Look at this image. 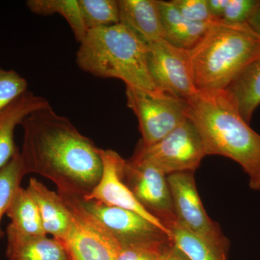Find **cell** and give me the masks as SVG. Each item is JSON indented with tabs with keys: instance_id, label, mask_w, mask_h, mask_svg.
<instances>
[{
	"instance_id": "6da1fadb",
	"label": "cell",
	"mask_w": 260,
	"mask_h": 260,
	"mask_svg": "<svg viewBox=\"0 0 260 260\" xmlns=\"http://www.w3.org/2000/svg\"><path fill=\"white\" fill-rule=\"evenodd\" d=\"M20 151L25 173L52 181L58 192L84 198L97 185L103 172L100 149L64 116L49 107L22 122Z\"/></svg>"
},
{
	"instance_id": "7a4b0ae2",
	"label": "cell",
	"mask_w": 260,
	"mask_h": 260,
	"mask_svg": "<svg viewBox=\"0 0 260 260\" xmlns=\"http://www.w3.org/2000/svg\"><path fill=\"white\" fill-rule=\"evenodd\" d=\"M188 119L199 133L206 155L237 162L260 191V135L244 120L225 90H198L187 101Z\"/></svg>"
},
{
	"instance_id": "3957f363",
	"label": "cell",
	"mask_w": 260,
	"mask_h": 260,
	"mask_svg": "<svg viewBox=\"0 0 260 260\" xmlns=\"http://www.w3.org/2000/svg\"><path fill=\"white\" fill-rule=\"evenodd\" d=\"M80 44L76 62L85 73L122 80L126 86L159 90L149 71L148 46L122 24L89 30Z\"/></svg>"
},
{
	"instance_id": "277c9868",
	"label": "cell",
	"mask_w": 260,
	"mask_h": 260,
	"mask_svg": "<svg viewBox=\"0 0 260 260\" xmlns=\"http://www.w3.org/2000/svg\"><path fill=\"white\" fill-rule=\"evenodd\" d=\"M189 51L198 90H225L260 56V36L248 23L230 25L213 20Z\"/></svg>"
},
{
	"instance_id": "5b68a950",
	"label": "cell",
	"mask_w": 260,
	"mask_h": 260,
	"mask_svg": "<svg viewBox=\"0 0 260 260\" xmlns=\"http://www.w3.org/2000/svg\"><path fill=\"white\" fill-rule=\"evenodd\" d=\"M127 107L134 112L142 135L140 143H157L187 119V101L161 90H146L126 86Z\"/></svg>"
},
{
	"instance_id": "8992f818",
	"label": "cell",
	"mask_w": 260,
	"mask_h": 260,
	"mask_svg": "<svg viewBox=\"0 0 260 260\" xmlns=\"http://www.w3.org/2000/svg\"><path fill=\"white\" fill-rule=\"evenodd\" d=\"M198 130L189 119L157 143H140L132 158L149 162L166 175L194 172L206 156Z\"/></svg>"
},
{
	"instance_id": "52a82bcc",
	"label": "cell",
	"mask_w": 260,
	"mask_h": 260,
	"mask_svg": "<svg viewBox=\"0 0 260 260\" xmlns=\"http://www.w3.org/2000/svg\"><path fill=\"white\" fill-rule=\"evenodd\" d=\"M59 193L72 215V225L61 244L70 260H116L119 243L81 204V198Z\"/></svg>"
},
{
	"instance_id": "ba28073f",
	"label": "cell",
	"mask_w": 260,
	"mask_h": 260,
	"mask_svg": "<svg viewBox=\"0 0 260 260\" xmlns=\"http://www.w3.org/2000/svg\"><path fill=\"white\" fill-rule=\"evenodd\" d=\"M176 218L180 225L220 250L228 253L229 242L205 211L198 194L194 172L167 176Z\"/></svg>"
},
{
	"instance_id": "9c48e42d",
	"label": "cell",
	"mask_w": 260,
	"mask_h": 260,
	"mask_svg": "<svg viewBox=\"0 0 260 260\" xmlns=\"http://www.w3.org/2000/svg\"><path fill=\"white\" fill-rule=\"evenodd\" d=\"M148 46L149 71L159 90L188 101L198 93L189 51L164 39Z\"/></svg>"
},
{
	"instance_id": "30bf717a",
	"label": "cell",
	"mask_w": 260,
	"mask_h": 260,
	"mask_svg": "<svg viewBox=\"0 0 260 260\" xmlns=\"http://www.w3.org/2000/svg\"><path fill=\"white\" fill-rule=\"evenodd\" d=\"M121 177L140 204L164 225L176 218L167 176L159 169L131 158L123 162Z\"/></svg>"
},
{
	"instance_id": "8fae6325",
	"label": "cell",
	"mask_w": 260,
	"mask_h": 260,
	"mask_svg": "<svg viewBox=\"0 0 260 260\" xmlns=\"http://www.w3.org/2000/svg\"><path fill=\"white\" fill-rule=\"evenodd\" d=\"M84 208L110 233L121 247L168 242L171 238L139 214L109 206L94 200L80 199Z\"/></svg>"
},
{
	"instance_id": "7c38bea8",
	"label": "cell",
	"mask_w": 260,
	"mask_h": 260,
	"mask_svg": "<svg viewBox=\"0 0 260 260\" xmlns=\"http://www.w3.org/2000/svg\"><path fill=\"white\" fill-rule=\"evenodd\" d=\"M100 154L103 164L102 177L92 192L83 199L94 200L109 206L135 212L161 229L171 238L170 231L140 204L123 181L121 169L124 159L112 150L100 149Z\"/></svg>"
},
{
	"instance_id": "4fadbf2b",
	"label": "cell",
	"mask_w": 260,
	"mask_h": 260,
	"mask_svg": "<svg viewBox=\"0 0 260 260\" xmlns=\"http://www.w3.org/2000/svg\"><path fill=\"white\" fill-rule=\"evenodd\" d=\"M26 189L37 203L46 234L62 242L71 228L72 215L61 195L35 178L30 179Z\"/></svg>"
},
{
	"instance_id": "5bb4252c",
	"label": "cell",
	"mask_w": 260,
	"mask_h": 260,
	"mask_svg": "<svg viewBox=\"0 0 260 260\" xmlns=\"http://www.w3.org/2000/svg\"><path fill=\"white\" fill-rule=\"evenodd\" d=\"M49 106L45 98L28 90L0 112V168L6 165L18 150L14 142L16 126L32 112Z\"/></svg>"
},
{
	"instance_id": "9a60e30c",
	"label": "cell",
	"mask_w": 260,
	"mask_h": 260,
	"mask_svg": "<svg viewBox=\"0 0 260 260\" xmlns=\"http://www.w3.org/2000/svg\"><path fill=\"white\" fill-rule=\"evenodd\" d=\"M119 23L148 44L162 39L158 0H119Z\"/></svg>"
},
{
	"instance_id": "2e32d148",
	"label": "cell",
	"mask_w": 260,
	"mask_h": 260,
	"mask_svg": "<svg viewBox=\"0 0 260 260\" xmlns=\"http://www.w3.org/2000/svg\"><path fill=\"white\" fill-rule=\"evenodd\" d=\"M6 255L9 260H70L64 246L47 235H26L7 228Z\"/></svg>"
},
{
	"instance_id": "e0dca14e",
	"label": "cell",
	"mask_w": 260,
	"mask_h": 260,
	"mask_svg": "<svg viewBox=\"0 0 260 260\" xmlns=\"http://www.w3.org/2000/svg\"><path fill=\"white\" fill-rule=\"evenodd\" d=\"M162 39L181 49L191 50L201 40L210 23H193L186 20L172 1H158Z\"/></svg>"
},
{
	"instance_id": "ac0fdd59",
	"label": "cell",
	"mask_w": 260,
	"mask_h": 260,
	"mask_svg": "<svg viewBox=\"0 0 260 260\" xmlns=\"http://www.w3.org/2000/svg\"><path fill=\"white\" fill-rule=\"evenodd\" d=\"M225 91L249 124L260 105V56L242 70Z\"/></svg>"
},
{
	"instance_id": "d6986e66",
	"label": "cell",
	"mask_w": 260,
	"mask_h": 260,
	"mask_svg": "<svg viewBox=\"0 0 260 260\" xmlns=\"http://www.w3.org/2000/svg\"><path fill=\"white\" fill-rule=\"evenodd\" d=\"M10 223L8 226L26 235H47L35 200L28 189L20 186L6 213Z\"/></svg>"
},
{
	"instance_id": "ffe728a7",
	"label": "cell",
	"mask_w": 260,
	"mask_h": 260,
	"mask_svg": "<svg viewBox=\"0 0 260 260\" xmlns=\"http://www.w3.org/2000/svg\"><path fill=\"white\" fill-rule=\"evenodd\" d=\"M164 225L170 231L171 240L174 245L189 260H227V252L186 230L177 218Z\"/></svg>"
},
{
	"instance_id": "44dd1931",
	"label": "cell",
	"mask_w": 260,
	"mask_h": 260,
	"mask_svg": "<svg viewBox=\"0 0 260 260\" xmlns=\"http://www.w3.org/2000/svg\"><path fill=\"white\" fill-rule=\"evenodd\" d=\"M26 5L28 9L37 15L60 14L69 24L75 39L79 43L83 40L88 32L78 0H28Z\"/></svg>"
},
{
	"instance_id": "7402d4cb",
	"label": "cell",
	"mask_w": 260,
	"mask_h": 260,
	"mask_svg": "<svg viewBox=\"0 0 260 260\" xmlns=\"http://www.w3.org/2000/svg\"><path fill=\"white\" fill-rule=\"evenodd\" d=\"M25 175L26 173L18 149L11 160L0 168V240L5 234L1 227L2 219L7 213L15 193L21 186Z\"/></svg>"
},
{
	"instance_id": "603a6c76",
	"label": "cell",
	"mask_w": 260,
	"mask_h": 260,
	"mask_svg": "<svg viewBox=\"0 0 260 260\" xmlns=\"http://www.w3.org/2000/svg\"><path fill=\"white\" fill-rule=\"evenodd\" d=\"M84 23L88 31L119 23V10L116 0H78Z\"/></svg>"
},
{
	"instance_id": "cb8c5ba5",
	"label": "cell",
	"mask_w": 260,
	"mask_h": 260,
	"mask_svg": "<svg viewBox=\"0 0 260 260\" xmlns=\"http://www.w3.org/2000/svg\"><path fill=\"white\" fill-rule=\"evenodd\" d=\"M28 82L14 70L0 68V112L28 91Z\"/></svg>"
},
{
	"instance_id": "d4e9b609",
	"label": "cell",
	"mask_w": 260,
	"mask_h": 260,
	"mask_svg": "<svg viewBox=\"0 0 260 260\" xmlns=\"http://www.w3.org/2000/svg\"><path fill=\"white\" fill-rule=\"evenodd\" d=\"M259 0H229L223 16L218 21L230 25L247 23Z\"/></svg>"
},
{
	"instance_id": "484cf974",
	"label": "cell",
	"mask_w": 260,
	"mask_h": 260,
	"mask_svg": "<svg viewBox=\"0 0 260 260\" xmlns=\"http://www.w3.org/2000/svg\"><path fill=\"white\" fill-rule=\"evenodd\" d=\"M172 4L184 18L193 23L212 22L208 0H173Z\"/></svg>"
},
{
	"instance_id": "4316f807",
	"label": "cell",
	"mask_w": 260,
	"mask_h": 260,
	"mask_svg": "<svg viewBox=\"0 0 260 260\" xmlns=\"http://www.w3.org/2000/svg\"><path fill=\"white\" fill-rule=\"evenodd\" d=\"M171 241L149 245L121 247L116 260H160L164 248Z\"/></svg>"
},
{
	"instance_id": "83f0119b",
	"label": "cell",
	"mask_w": 260,
	"mask_h": 260,
	"mask_svg": "<svg viewBox=\"0 0 260 260\" xmlns=\"http://www.w3.org/2000/svg\"><path fill=\"white\" fill-rule=\"evenodd\" d=\"M229 0H208V9L212 21L219 20L223 16Z\"/></svg>"
},
{
	"instance_id": "f1b7e54d",
	"label": "cell",
	"mask_w": 260,
	"mask_h": 260,
	"mask_svg": "<svg viewBox=\"0 0 260 260\" xmlns=\"http://www.w3.org/2000/svg\"><path fill=\"white\" fill-rule=\"evenodd\" d=\"M160 260H189L182 251L174 245L172 241L164 248Z\"/></svg>"
},
{
	"instance_id": "f546056e",
	"label": "cell",
	"mask_w": 260,
	"mask_h": 260,
	"mask_svg": "<svg viewBox=\"0 0 260 260\" xmlns=\"http://www.w3.org/2000/svg\"><path fill=\"white\" fill-rule=\"evenodd\" d=\"M247 23L253 30L260 36V1L256 7Z\"/></svg>"
}]
</instances>
